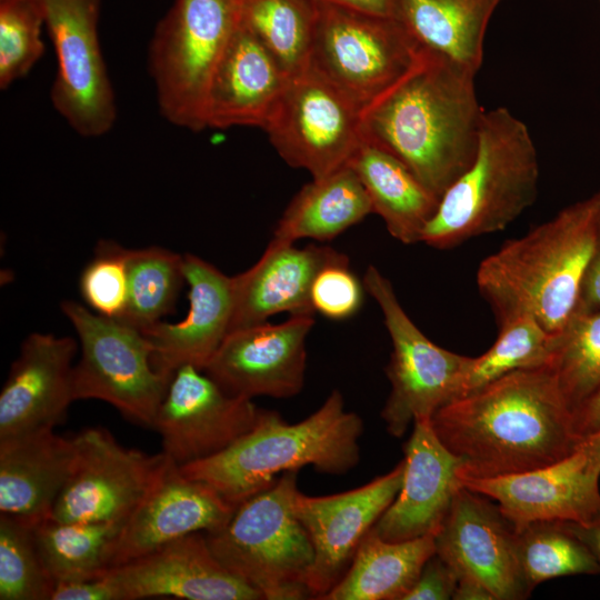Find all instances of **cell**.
<instances>
[{
    "instance_id": "obj_39",
    "label": "cell",
    "mask_w": 600,
    "mask_h": 600,
    "mask_svg": "<svg viewBox=\"0 0 600 600\" xmlns=\"http://www.w3.org/2000/svg\"><path fill=\"white\" fill-rule=\"evenodd\" d=\"M79 289L93 312L120 320L128 299L127 249L102 240L81 272Z\"/></svg>"
},
{
    "instance_id": "obj_36",
    "label": "cell",
    "mask_w": 600,
    "mask_h": 600,
    "mask_svg": "<svg viewBox=\"0 0 600 600\" xmlns=\"http://www.w3.org/2000/svg\"><path fill=\"white\" fill-rule=\"evenodd\" d=\"M550 367L573 414L600 387V310L573 313L557 334Z\"/></svg>"
},
{
    "instance_id": "obj_47",
    "label": "cell",
    "mask_w": 600,
    "mask_h": 600,
    "mask_svg": "<svg viewBox=\"0 0 600 600\" xmlns=\"http://www.w3.org/2000/svg\"><path fill=\"white\" fill-rule=\"evenodd\" d=\"M454 600H493L491 593L477 580L460 577L453 594Z\"/></svg>"
},
{
    "instance_id": "obj_18",
    "label": "cell",
    "mask_w": 600,
    "mask_h": 600,
    "mask_svg": "<svg viewBox=\"0 0 600 600\" xmlns=\"http://www.w3.org/2000/svg\"><path fill=\"white\" fill-rule=\"evenodd\" d=\"M600 473L577 449L552 464L531 471L462 479L471 491L497 501L514 530L533 522L589 523L600 517Z\"/></svg>"
},
{
    "instance_id": "obj_6",
    "label": "cell",
    "mask_w": 600,
    "mask_h": 600,
    "mask_svg": "<svg viewBox=\"0 0 600 600\" xmlns=\"http://www.w3.org/2000/svg\"><path fill=\"white\" fill-rule=\"evenodd\" d=\"M297 477L283 472L238 504L223 528L206 533L218 561L264 600L313 599L308 578L314 550L294 509Z\"/></svg>"
},
{
    "instance_id": "obj_8",
    "label": "cell",
    "mask_w": 600,
    "mask_h": 600,
    "mask_svg": "<svg viewBox=\"0 0 600 600\" xmlns=\"http://www.w3.org/2000/svg\"><path fill=\"white\" fill-rule=\"evenodd\" d=\"M61 310L81 346L73 367V400L106 401L128 420L152 428L172 376L154 367L142 331L71 300H64Z\"/></svg>"
},
{
    "instance_id": "obj_44",
    "label": "cell",
    "mask_w": 600,
    "mask_h": 600,
    "mask_svg": "<svg viewBox=\"0 0 600 600\" xmlns=\"http://www.w3.org/2000/svg\"><path fill=\"white\" fill-rule=\"evenodd\" d=\"M573 426L581 440L600 430V387L573 411Z\"/></svg>"
},
{
    "instance_id": "obj_22",
    "label": "cell",
    "mask_w": 600,
    "mask_h": 600,
    "mask_svg": "<svg viewBox=\"0 0 600 600\" xmlns=\"http://www.w3.org/2000/svg\"><path fill=\"white\" fill-rule=\"evenodd\" d=\"M403 461L401 488L371 528L387 541L436 534L462 487L458 476L460 461L440 441L431 419L413 422Z\"/></svg>"
},
{
    "instance_id": "obj_14",
    "label": "cell",
    "mask_w": 600,
    "mask_h": 600,
    "mask_svg": "<svg viewBox=\"0 0 600 600\" xmlns=\"http://www.w3.org/2000/svg\"><path fill=\"white\" fill-rule=\"evenodd\" d=\"M263 410L186 364L174 371L152 428L161 436L162 451L182 467L228 449L258 424Z\"/></svg>"
},
{
    "instance_id": "obj_9",
    "label": "cell",
    "mask_w": 600,
    "mask_h": 600,
    "mask_svg": "<svg viewBox=\"0 0 600 600\" xmlns=\"http://www.w3.org/2000/svg\"><path fill=\"white\" fill-rule=\"evenodd\" d=\"M422 52L393 17L321 2L308 68L363 111L396 86Z\"/></svg>"
},
{
    "instance_id": "obj_17",
    "label": "cell",
    "mask_w": 600,
    "mask_h": 600,
    "mask_svg": "<svg viewBox=\"0 0 600 600\" xmlns=\"http://www.w3.org/2000/svg\"><path fill=\"white\" fill-rule=\"evenodd\" d=\"M404 461L370 482L331 496L310 497L298 491L297 517L314 550L308 578L313 599H321L349 569L366 534L397 497Z\"/></svg>"
},
{
    "instance_id": "obj_45",
    "label": "cell",
    "mask_w": 600,
    "mask_h": 600,
    "mask_svg": "<svg viewBox=\"0 0 600 600\" xmlns=\"http://www.w3.org/2000/svg\"><path fill=\"white\" fill-rule=\"evenodd\" d=\"M322 3L380 17H393L392 0H319Z\"/></svg>"
},
{
    "instance_id": "obj_15",
    "label": "cell",
    "mask_w": 600,
    "mask_h": 600,
    "mask_svg": "<svg viewBox=\"0 0 600 600\" xmlns=\"http://www.w3.org/2000/svg\"><path fill=\"white\" fill-rule=\"evenodd\" d=\"M313 324V316L300 314L232 330L203 371L234 397L291 398L304 383L306 340Z\"/></svg>"
},
{
    "instance_id": "obj_5",
    "label": "cell",
    "mask_w": 600,
    "mask_h": 600,
    "mask_svg": "<svg viewBox=\"0 0 600 600\" xmlns=\"http://www.w3.org/2000/svg\"><path fill=\"white\" fill-rule=\"evenodd\" d=\"M538 181V154L527 124L506 107L486 111L476 157L440 198L421 242L450 249L506 229L533 204Z\"/></svg>"
},
{
    "instance_id": "obj_48",
    "label": "cell",
    "mask_w": 600,
    "mask_h": 600,
    "mask_svg": "<svg viewBox=\"0 0 600 600\" xmlns=\"http://www.w3.org/2000/svg\"><path fill=\"white\" fill-rule=\"evenodd\" d=\"M578 449L586 454L591 467L600 473V430L583 438Z\"/></svg>"
},
{
    "instance_id": "obj_24",
    "label": "cell",
    "mask_w": 600,
    "mask_h": 600,
    "mask_svg": "<svg viewBox=\"0 0 600 600\" xmlns=\"http://www.w3.org/2000/svg\"><path fill=\"white\" fill-rule=\"evenodd\" d=\"M290 79L240 20L208 88L206 128L247 126L264 129Z\"/></svg>"
},
{
    "instance_id": "obj_13",
    "label": "cell",
    "mask_w": 600,
    "mask_h": 600,
    "mask_svg": "<svg viewBox=\"0 0 600 600\" xmlns=\"http://www.w3.org/2000/svg\"><path fill=\"white\" fill-rule=\"evenodd\" d=\"M73 437L72 471L49 518L126 522L156 482L168 456L124 448L100 427L86 428Z\"/></svg>"
},
{
    "instance_id": "obj_3",
    "label": "cell",
    "mask_w": 600,
    "mask_h": 600,
    "mask_svg": "<svg viewBox=\"0 0 600 600\" xmlns=\"http://www.w3.org/2000/svg\"><path fill=\"white\" fill-rule=\"evenodd\" d=\"M600 211V191L576 202L481 261L477 286L498 324L534 318L560 333L577 310Z\"/></svg>"
},
{
    "instance_id": "obj_31",
    "label": "cell",
    "mask_w": 600,
    "mask_h": 600,
    "mask_svg": "<svg viewBox=\"0 0 600 600\" xmlns=\"http://www.w3.org/2000/svg\"><path fill=\"white\" fill-rule=\"evenodd\" d=\"M123 524L48 518L33 527V534L42 563L57 584L101 578L111 568L113 546Z\"/></svg>"
},
{
    "instance_id": "obj_38",
    "label": "cell",
    "mask_w": 600,
    "mask_h": 600,
    "mask_svg": "<svg viewBox=\"0 0 600 600\" xmlns=\"http://www.w3.org/2000/svg\"><path fill=\"white\" fill-rule=\"evenodd\" d=\"M44 18L37 0H0V87L7 89L41 58Z\"/></svg>"
},
{
    "instance_id": "obj_11",
    "label": "cell",
    "mask_w": 600,
    "mask_h": 600,
    "mask_svg": "<svg viewBox=\"0 0 600 600\" xmlns=\"http://www.w3.org/2000/svg\"><path fill=\"white\" fill-rule=\"evenodd\" d=\"M37 2L58 62L51 102L80 136H103L116 121L117 108L98 37L101 0Z\"/></svg>"
},
{
    "instance_id": "obj_20",
    "label": "cell",
    "mask_w": 600,
    "mask_h": 600,
    "mask_svg": "<svg viewBox=\"0 0 600 600\" xmlns=\"http://www.w3.org/2000/svg\"><path fill=\"white\" fill-rule=\"evenodd\" d=\"M104 577L117 600L170 596L189 600H259L261 594L229 572L212 553L206 532H193L129 562Z\"/></svg>"
},
{
    "instance_id": "obj_33",
    "label": "cell",
    "mask_w": 600,
    "mask_h": 600,
    "mask_svg": "<svg viewBox=\"0 0 600 600\" xmlns=\"http://www.w3.org/2000/svg\"><path fill=\"white\" fill-rule=\"evenodd\" d=\"M557 334L548 332L528 314L499 324L494 343L483 354L470 358L461 378L458 396L462 398L517 370L549 366Z\"/></svg>"
},
{
    "instance_id": "obj_41",
    "label": "cell",
    "mask_w": 600,
    "mask_h": 600,
    "mask_svg": "<svg viewBox=\"0 0 600 600\" xmlns=\"http://www.w3.org/2000/svg\"><path fill=\"white\" fill-rule=\"evenodd\" d=\"M458 583L454 569L434 552L423 564L417 580L403 600L453 599Z\"/></svg>"
},
{
    "instance_id": "obj_23",
    "label": "cell",
    "mask_w": 600,
    "mask_h": 600,
    "mask_svg": "<svg viewBox=\"0 0 600 600\" xmlns=\"http://www.w3.org/2000/svg\"><path fill=\"white\" fill-rule=\"evenodd\" d=\"M189 308L179 322L159 321L142 329L152 347L154 367L168 374L186 364L203 370L230 332L234 280L206 260L183 256Z\"/></svg>"
},
{
    "instance_id": "obj_42",
    "label": "cell",
    "mask_w": 600,
    "mask_h": 600,
    "mask_svg": "<svg viewBox=\"0 0 600 600\" xmlns=\"http://www.w3.org/2000/svg\"><path fill=\"white\" fill-rule=\"evenodd\" d=\"M51 600H117L112 586L104 578L57 583Z\"/></svg>"
},
{
    "instance_id": "obj_25",
    "label": "cell",
    "mask_w": 600,
    "mask_h": 600,
    "mask_svg": "<svg viewBox=\"0 0 600 600\" xmlns=\"http://www.w3.org/2000/svg\"><path fill=\"white\" fill-rule=\"evenodd\" d=\"M349 258L327 246L270 241L260 259L244 272L233 276L234 309L230 331L267 322L287 312L311 314V288L318 273L329 264Z\"/></svg>"
},
{
    "instance_id": "obj_28",
    "label": "cell",
    "mask_w": 600,
    "mask_h": 600,
    "mask_svg": "<svg viewBox=\"0 0 600 600\" xmlns=\"http://www.w3.org/2000/svg\"><path fill=\"white\" fill-rule=\"evenodd\" d=\"M502 0H392L396 18L423 51L477 74L489 22Z\"/></svg>"
},
{
    "instance_id": "obj_12",
    "label": "cell",
    "mask_w": 600,
    "mask_h": 600,
    "mask_svg": "<svg viewBox=\"0 0 600 600\" xmlns=\"http://www.w3.org/2000/svg\"><path fill=\"white\" fill-rule=\"evenodd\" d=\"M361 113L310 68L292 77L263 129L291 167L324 177L344 166L361 140Z\"/></svg>"
},
{
    "instance_id": "obj_26",
    "label": "cell",
    "mask_w": 600,
    "mask_h": 600,
    "mask_svg": "<svg viewBox=\"0 0 600 600\" xmlns=\"http://www.w3.org/2000/svg\"><path fill=\"white\" fill-rule=\"evenodd\" d=\"M74 437L41 429L0 440V511L32 527L48 519L72 471Z\"/></svg>"
},
{
    "instance_id": "obj_34",
    "label": "cell",
    "mask_w": 600,
    "mask_h": 600,
    "mask_svg": "<svg viewBox=\"0 0 600 600\" xmlns=\"http://www.w3.org/2000/svg\"><path fill=\"white\" fill-rule=\"evenodd\" d=\"M128 299L121 321L140 330L174 309L182 283L183 256L160 247L127 249Z\"/></svg>"
},
{
    "instance_id": "obj_43",
    "label": "cell",
    "mask_w": 600,
    "mask_h": 600,
    "mask_svg": "<svg viewBox=\"0 0 600 600\" xmlns=\"http://www.w3.org/2000/svg\"><path fill=\"white\" fill-rule=\"evenodd\" d=\"M594 310H600V211L598 214L593 250L583 277L576 311Z\"/></svg>"
},
{
    "instance_id": "obj_29",
    "label": "cell",
    "mask_w": 600,
    "mask_h": 600,
    "mask_svg": "<svg viewBox=\"0 0 600 600\" xmlns=\"http://www.w3.org/2000/svg\"><path fill=\"white\" fill-rule=\"evenodd\" d=\"M369 213L372 206L361 181L344 166L324 177L312 178L300 189L279 219L270 241L332 240Z\"/></svg>"
},
{
    "instance_id": "obj_46",
    "label": "cell",
    "mask_w": 600,
    "mask_h": 600,
    "mask_svg": "<svg viewBox=\"0 0 600 600\" xmlns=\"http://www.w3.org/2000/svg\"><path fill=\"white\" fill-rule=\"evenodd\" d=\"M563 523L588 547V549L600 563V517L584 524L576 522Z\"/></svg>"
},
{
    "instance_id": "obj_2",
    "label": "cell",
    "mask_w": 600,
    "mask_h": 600,
    "mask_svg": "<svg viewBox=\"0 0 600 600\" xmlns=\"http://www.w3.org/2000/svg\"><path fill=\"white\" fill-rule=\"evenodd\" d=\"M476 74L423 51L361 113L362 133L399 158L439 199L472 163L486 110Z\"/></svg>"
},
{
    "instance_id": "obj_27",
    "label": "cell",
    "mask_w": 600,
    "mask_h": 600,
    "mask_svg": "<svg viewBox=\"0 0 600 600\" xmlns=\"http://www.w3.org/2000/svg\"><path fill=\"white\" fill-rule=\"evenodd\" d=\"M349 166L361 181L388 232L404 244L421 242L439 198L389 150L363 133Z\"/></svg>"
},
{
    "instance_id": "obj_4",
    "label": "cell",
    "mask_w": 600,
    "mask_h": 600,
    "mask_svg": "<svg viewBox=\"0 0 600 600\" xmlns=\"http://www.w3.org/2000/svg\"><path fill=\"white\" fill-rule=\"evenodd\" d=\"M362 432V419L347 411L340 391L332 390L318 410L297 423L263 410L258 424L228 449L180 469L237 507L272 487L279 473L304 466L327 474L347 473L360 460Z\"/></svg>"
},
{
    "instance_id": "obj_21",
    "label": "cell",
    "mask_w": 600,
    "mask_h": 600,
    "mask_svg": "<svg viewBox=\"0 0 600 600\" xmlns=\"http://www.w3.org/2000/svg\"><path fill=\"white\" fill-rule=\"evenodd\" d=\"M71 337L34 332L21 344L0 393V440L61 423L73 400Z\"/></svg>"
},
{
    "instance_id": "obj_37",
    "label": "cell",
    "mask_w": 600,
    "mask_h": 600,
    "mask_svg": "<svg viewBox=\"0 0 600 600\" xmlns=\"http://www.w3.org/2000/svg\"><path fill=\"white\" fill-rule=\"evenodd\" d=\"M54 588L38 552L33 527L1 514L0 599L51 600Z\"/></svg>"
},
{
    "instance_id": "obj_10",
    "label": "cell",
    "mask_w": 600,
    "mask_h": 600,
    "mask_svg": "<svg viewBox=\"0 0 600 600\" xmlns=\"http://www.w3.org/2000/svg\"><path fill=\"white\" fill-rule=\"evenodd\" d=\"M363 286L381 309L392 342L386 368L391 390L381 418L387 431L400 438L416 420L431 419L438 409L457 398L471 357L428 339L403 310L390 280L376 267L367 268Z\"/></svg>"
},
{
    "instance_id": "obj_30",
    "label": "cell",
    "mask_w": 600,
    "mask_h": 600,
    "mask_svg": "<svg viewBox=\"0 0 600 600\" xmlns=\"http://www.w3.org/2000/svg\"><path fill=\"white\" fill-rule=\"evenodd\" d=\"M434 552V534L387 541L370 530L347 572L320 600H403Z\"/></svg>"
},
{
    "instance_id": "obj_35",
    "label": "cell",
    "mask_w": 600,
    "mask_h": 600,
    "mask_svg": "<svg viewBox=\"0 0 600 600\" xmlns=\"http://www.w3.org/2000/svg\"><path fill=\"white\" fill-rule=\"evenodd\" d=\"M517 554L532 591L539 583L576 574H599L600 563L563 522H533L516 530Z\"/></svg>"
},
{
    "instance_id": "obj_16",
    "label": "cell",
    "mask_w": 600,
    "mask_h": 600,
    "mask_svg": "<svg viewBox=\"0 0 600 600\" xmlns=\"http://www.w3.org/2000/svg\"><path fill=\"white\" fill-rule=\"evenodd\" d=\"M436 552L457 572L480 582L493 600L530 596L517 554L516 530L498 504L461 487L434 534Z\"/></svg>"
},
{
    "instance_id": "obj_40",
    "label": "cell",
    "mask_w": 600,
    "mask_h": 600,
    "mask_svg": "<svg viewBox=\"0 0 600 600\" xmlns=\"http://www.w3.org/2000/svg\"><path fill=\"white\" fill-rule=\"evenodd\" d=\"M364 286L349 269V262L329 264L316 277L311 288L314 312L342 320L353 316L361 307Z\"/></svg>"
},
{
    "instance_id": "obj_32",
    "label": "cell",
    "mask_w": 600,
    "mask_h": 600,
    "mask_svg": "<svg viewBox=\"0 0 600 600\" xmlns=\"http://www.w3.org/2000/svg\"><path fill=\"white\" fill-rule=\"evenodd\" d=\"M241 22L292 78L309 64L319 0H239Z\"/></svg>"
},
{
    "instance_id": "obj_7",
    "label": "cell",
    "mask_w": 600,
    "mask_h": 600,
    "mask_svg": "<svg viewBox=\"0 0 600 600\" xmlns=\"http://www.w3.org/2000/svg\"><path fill=\"white\" fill-rule=\"evenodd\" d=\"M240 20L239 0H173L159 21L149 69L160 112L170 123L206 128L208 88Z\"/></svg>"
},
{
    "instance_id": "obj_19",
    "label": "cell",
    "mask_w": 600,
    "mask_h": 600,
    "mask_svg": "<svg viewBox=\"0 0 600 600\" xmlns=\"http://www.w3.org/2000/svg\"><path fill=\"white\" fill-rule=\"evenodd\" d=\"M236 508L209 484L186 476L168 457L156 482L124 522L113 546L111 568L189 533L216 532L228 523Z\"/></svg>"
},
{
    "instance_id": "obj_1",
    "label": "cell",
    "mask_w": 600,
    "mask_h": 600,
    "mask_svg": "<svg viewBox=\"0 0 600 600\" xmlns=\"http://www.w3.org/2000/svg\"><path fill=\"white\" fill-rule=\"evenodd\" d=\"M462 479L531 471L573 453L581 439L549 366L508 373L431 417Z\"/></svg>"
}]
</instances>
